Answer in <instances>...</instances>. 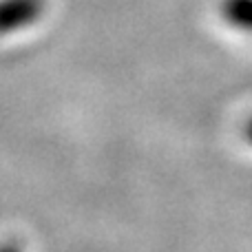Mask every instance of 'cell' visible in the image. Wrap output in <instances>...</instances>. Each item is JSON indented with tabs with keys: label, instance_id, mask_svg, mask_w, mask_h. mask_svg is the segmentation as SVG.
Returning <instances> with one entry per match:
<instances>
[{
	"label": "cell",
	"instance_id": "1",
	"mask_svg": "<svg viewBox=\"0 0 252 252\" xmlns=\"http://www.w3.org/2000/svg\"><path fill=\"white\" fill-rule=\"evenodd\" d=\"M42 11L44 0H0V35L35 25Z\"/></svg>",
	"mask_w": 252,
	"mask_h": 252
},
{
	"label": "cell",
	"instance_id": "2",
	"mask_svg": "<svg viewBox=\"0 0 252 252\" xmlns=\"http://www.w3.org/2000/svg\"><path fill=\"white\" fill-rule=\"evenodd\" d=\"M221 16L230 27L252 33V0H223Z\"/></svg>",
	"mask_w": 252,
	"mask_h": 252
}]
</instances>
